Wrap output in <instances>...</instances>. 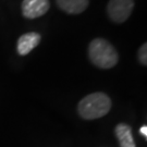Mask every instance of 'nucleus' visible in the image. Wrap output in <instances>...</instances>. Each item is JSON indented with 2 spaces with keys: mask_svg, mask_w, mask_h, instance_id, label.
Listing matches in <instances>:
<instances>
[{
  "mask_svg": "<svg viewBox=\"0 0 147 147\" xmlns=\"http://www.w3.org/2000/svg\"><path fill=\"white\" fill-rule=\"evenodd\" d=\"M111 108V100L104 93H93L79 102V115L85 120H95L106 116Z\"/></svg>",
  "mask_w": 147,
  "mask_h": 147,
  "instance_id": "nucleus-1",
  "label": "nucleus"
},
{
  "mask_svg": "<svg viewBox=\"0 0 147 147\" xmlns=\"http://www.w3.org/2000/svg\"><path fill=\"white\" fill-rule=\"evenodd\" d=\"M88 57L93 64L100 69H110L118 63V53L109 42L96 38L89 42Z\"/></svg>",
  "mask_w": 147,
  "mask_h": 147,
  "instance_id": "nucleus-2",
  "label": "nucleus"
},
{
  "mask_svg": "<svg viewBox=\"0 0 147 147\" xmlns=\"http://www.w3.org/2000/svg\"><path fill=\"white\" fill-rule=\"evenodd\" d=\"M133 8V0H110L107 5V12L113 22L123 23L131 16Z\"/></svg>",
  "mask_w": 147,
  "mask_h": 147,
  "instance_id": "nucleus-3",
  "label": "nucleus"
},
{
  "mask_svg": "<svg viewBox=\"0 0 147 147\" xmlns=\"http://www.w3.org/2000/svg\"><path fill=\"white\" fill-rule=\"evenodd\" d=\"M49 0H24L22 2V13L26 19H36L49 10Z\"/></svg>",
  "mask_w": 147,
  "mask_h": 147,
  "instance_id": "nucleus-4",
  "label": "nucleus"
},
{
  "mask_svg": "<svg viewBox=\"0 0 147 147\" xmlns=\"http://www.w3.org/2000/svg\"><path fill=\"white\" fill-rule=\"evenodd\" d=\"M39 42H40V35L37 33L32 32L23 34L18 40L16 45L18 53L21 56H26L27 53H30L34 48L38 46Z\"/></svg>",
  "mask_w": 147,
  "mask_h": 147,
  "instance_id": "nucleus-5",
  "label": "nucleus"
},
{
  "mask_svg": "<svg viewBox=\"0 0 147 147\" xmlns=\"http://www.w3.org/2000/svg\"><path fill=\"white\" fill-rule=\"evenodd\" d=\"M117 138L119 140L120 147H136L132 135V129L125 123H119L115 129Z\"/></svg>",
  "mask_w": 147,
  "mask_h": 147,
  "instance_id": "nucleus-6",
  "label": "nucleus"
},
{
  "mask_svg": "<svg viewBox=\"0 0 147 147\" xmlns=\"http://www.w3.org/2000/svg\"><path fill=\"white\" fill-rule=\"evenodd\" d=\"M88 0H57L59 8L70 14H79L86 10Z\"/></svg>",
  "mask_w": 147,
  "mask_h": 147,
  "instance_id": "nucleus-7",
  "label": "nucleus"
},
{
  "mask_svg": "<svg viewBox=\"0 0 147 147\" xmlns=\"http://www.w3.org/2000/svg\"><path fill=\"white\" fill-rule=\"evenodd\" d=\"M138 59H140V62L142 63L143 65H146L147 64V45L146 44H144L142 47L140 48Z\"/></svg>",
  "mask_w": 147,
  "mask_h": 147,
  "instance_id": "nucleus-8",
  "label": "nucleus"
},
{
  "mask_svg": "<svg viewBox=\"0 0 147 147\" xmlns=\"http://www.w3.org/2000/svg\"><path fill=\"white\" fill-rule=\"evenodd\" d=\"M140 132H141V134L142 135H144L145 137H147V126L144 125L141 127V130H140Z\"/></svg>",
  "mask_w": 147,
  "mask_h": 147,
  "instance_id": "nucleus-9",
  "label": "nucleus"
}]
</instances>
